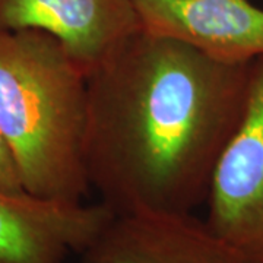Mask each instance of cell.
<instances>
[{
  "mask_svg": "<svg viewBox=\"0 0 263 263\" xmlns=\"http://www.w3.org/2000/svg\"><path fill=\"white\" fill-rule=\"evenodd\" d=\"M250 63L142 29L88 73L85 162L114 215L192 214L243 119Z\"/></svg>",
  "mask_w": 263,
  "mask_h": 263,
  "instance_id": "obj_1",
  "label": "cell"
},
{
  "mask_svg": "<svg viewBox=\"0 0 263 263\" xmlns=\"http://www.w3.org/2000/svg\"><path fill=\"white\" fill-rule=\"evenodd\" d=\"M88 75L53 35L0 29V132L25 192L82 202Z\"/></svg>",
  "mask_w": 263,
  "mask_h": 263,
  "instance_id": "obj_2",
  "label": "cell"
},
{
  "mask_svg": "<svg viewBox=\"0 0 263 263\" xmlns=\"http://www.w3.org/2000/svg\"><path fill=\"white\" fill-rule=\"evenodd\" d=\"M206 224L247 263H263V57L250 63L243 119L221 155Z\"/></svg>",
  "mask_w": 263,
  "mask_h": 263,
  "instance_id": "obj_3",
  "label": "cell"
},
{
  "mask_svg": "<svg viewBox=\"0 0 263 263\" xmlns=\"http://www.w3.org/2000/svg\"><path fill=\"white\" fill-rule=\"evenodd\" d=\"M104 203L63 202L0 190V263H65L113 219Z\"/></svg>",
  "mask_w": 263,
  "mask_h": 263,
  "instance_id": "obj_4",
  "label": "cell"
},
{
  "mask_svg": "<svg viewBox=\"0 0 263 263\" xmlns=\"http://www.w3.org/2000/svg\"><path fill=\"white\" fill-rule=\"evenodd\" d=\"M81 263H247L193 214H120L105 226Z\"/></svg>",
  "mask_w": 263,
  "mask_h": 263,
  "instance_id": "obj_5",
  "label": "cell"
},
{
  "mask_svg": "<svg viewBox=\"0 0 263 263\" xmlns=\"http://www.w3.org/2000/svg\"><path fill=\"white\" fill-rule=\"evenodd\" d=\"M0 29L47 32L88 75L143 28L133 0H0Z\"/></svg>",
  "mask_w": 263,
  "mask_h": 263,
  "instance_id": "obj_6",
  "label": "cell"
},
{
  "mask_svg": "<svg viewBox=\"0 0 263 263\" xmlns=\"http://www.w3.org/2000/svg\"><path fill=\"white\" fill-rule=\"evenodd\" d=\"M142 28L226 63L263 57V9L250 0H133Z\"/></svg>",
  "mask_w": 263,
  "mask_h": 263,
  "instance_id": "obj_7",
  "label": "cell"
},
{
  "mask_svg": "<svg viewBox=\"0 0 263 263\" xmlns=\"http://www.w3.org/2000/svg\"><path fill=\"white\" fill-rule=\"evenodd\" d=\"M0 190L5 192H25L19 176L18 165L13 158L8 142L0 132Z\"/></svg>",
  "mask_w": 263,
  "mask_h": 263,
  "instance_id": "obj_8",
  "label": "cell"
}]
</instances>
